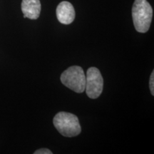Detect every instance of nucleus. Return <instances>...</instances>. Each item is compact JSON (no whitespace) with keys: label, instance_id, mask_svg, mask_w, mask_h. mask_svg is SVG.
<instances>
[{"label":"nucleus","instance_id":"obj_3","mask_svg":"<svg viewBox=\"0 0 154 154\" xmlns=\"http://www.w3.org/2000/svg\"><path fill=\"white\" fill-rule=\"evenodd\" d=\"M60 79L63 85L76 93L85 91L86 75L81 66L69 67L61 74Z\"/></svg>","mask_w":154,"mask_h":154},{"label":"nucleus","instance_id":"obj_6","mask_svg":"<svg viewBox=\"0 0 154 154\" xmlns=\"http://www.w3.org/2000/svg\"><path fill=\"white\" fill-rule=\"evenodd\" d=\"M41 9L39 0H22V11L24 18L37 19L41 13Z\"/></svg>","mask_w":154,"mask_h":154},{"label":"nucleus","instance_id":"obj_4","mask_svg":"<svg viewBox=\"0 0 154 154\" xmlns=\"http://www.w3.org/2000/svg\"><path fill=\"white\" fill-rule=\"evenodd\" d=\"M103 88V79L101 72L96 67H90L86 72L85 90L90 99H97Z\"/></svg>","mask_w":154,"mask_h":154},{"label":"nucleus","instance_id":"obj_5","mask_svg":"<svg viewBox=\"0 0 154 154\" xmlns=\"http://www.w3.org/2000/svg\"><path fill=\"white\" fill-rule=\"evenodd\" d=\"M57 17L59 22L63 24H70L75 19V10L73 5L69 2L63 1L57 7Z\"/></svg>","mask_w":154,"mask_h":154},{"label":"nucleus","instance_id":"obj_1","mask_svg":"<svg viewBox=\"0 0 154 154\" xmlns=\"http://www.w3.org/2000/svg\"><path fill=\"white\" fill-rule=\"evenodd\" d=\"M132 17L138 32L146 33L149 31L153 17V9L147 0H135L132 7Z\"/></svg>","mask_w":154,"mask_h":154},{"label":"nucleus","instance_id":"obj_8","mask_svg":"<svg viewBox=\"0 0 154 154\" xmlns=\"http://www.w3.org/2000/svg\"><path fill=\"white\" fill-rule=\"evenodd\" d=\"M34 154H52L53 153L48 149H41L36 151Z\"/></svg>","mask_w":154,"mask_h":154},{"label":"nucleus","instance_id":"obj_2","mask_svg":"<svg viewBox=\"0 0 154 154\" xmlns=\"http://www.w3.org/2000/svg\"><path fill=\"white\" fill-rule=\"evenodd\" d=\"M53 124L60 134L65 137H74L82 131L78 117L73 113L59 112L54 117Z\"/></svg>","mask_w":154,"mask_h":154},{"label":"nucleus","instance_id":"obj_7","mask_svg":"<svg viewBox=\"0 0 154 154\" xmlns=\"http://www.w3.org/2000/svg\"><path fill=\"white\" fill-rule=\"evenodd\" d=\"M149 86H150V90H151V93L152 96H154V72L151 73V77H150V81H149Z\"/></svg>","mask_w":154,"mask_h":154}]
</instances>
